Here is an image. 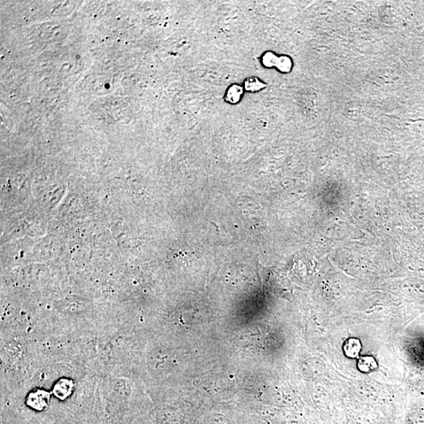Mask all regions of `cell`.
I'll return each instance as SVG.
<instances>
[{
  "mask_svg": "<svg viewBox=\"0 0 424 424\" xmlns=\"http://www.w3.org/2000/svg\"><path fill=\"white\" fill-rule=\"evenodd\" d=\"M276 66L279 68L280 71L283 72H288L290 71L291 63L289 58L282 57L277 59Z\"/></svg>",
  "mask_w": 424,
  "mask_h": 424,
  "instance_id": "obj_5",
  "label": "cell"
},
{
  "mask_svg": "<svg viewBox=\"0 0 424 424\" xmlns=\"http://www.w3.org/2000/svg\"><path fill=\"white\" fill-rule=\"evenodd\" d=\"M48 400L47 397L38 395H36V398L31 399L29 405L36 408L38 410H42L43 408L48 405Z\"/></svg>",
  "mask_w": 424,
  "mask_h": 424,
  "instance_id": "obj_3",
  "label": "cell"
},
{
  "mask_svg": "<svg viewBox=\"0 0 424 424\" xmlns=\"http://www.w3.org/2000/svg\"><path fill=\"white\" fill-rule=\"evenodd\" d=\"M277 58L273 55L272 53H267L264 58V63L267 67H272L276 65Z\"/></svg>",
  "mask_w": 424,
  "mask_h": 424,
  "instance_id": "obj_6",
  "label": "cell"
},
{
  "mask_svg": "<svg viewBox=\"0 0 424 424\" xmlns=\"http://www.w3.org/2000/svg\"><path fill=\"white\" fill-rule=\"evenodd\" d=\"M358 368L362 372L373 371L377 368L376 361L372 357H364L359 360Z\"/></svg>",
  "mask_w": 424,
  "mask_h": 424,
  "instance_id": "obj_2",
  "label": "cell"
},
{
  "mask_svg": "<svg viewBox=\"0 0 424 424\" xmlns=\"http://www.w3.org/2000/svg\"><path fill=\"white\" fill-rule=\"evenodd\" d=\"M361 350V344L357 338H350L344 345L346 356L351 358H358Z\"/></svg>",
  "mask_w": 424,
  "mask_h": 424,
  "instance_id": "obj_1",
  "label": "cell"
},
{
  "mask_svg": "<svg viewBox=\"0 0 424 424\" xmlns=\"http://www.w3.org/2000/svg\"><path fill=\"white\" fill-rule=\"evenodd\" d=\"M242 94V89L240 87L234 86L229 88L227 93V98L229 102L235 103L239 101V99H240Z\"/></svg>",
  "mask_w": 424,
  "mask_h": 424,
  "instance_id": "obj_4",
  "label": "cell"
},
{
  "mask_svg": "<svg viewBox=\"0 0 424 424\" xmlns=\"http://www.w3.org/2000/svg\"><path fill=\"white\" fill-rule=\"evenodd\" d=\"M262 88V84L257 80H249L246 83V88L250 91H257Z\"/></svg>",
  "mask_w": 424,
  "mask_h": 424,
  "instance_id": "obj_7",
  "label": "cell"
}]
</instances>
